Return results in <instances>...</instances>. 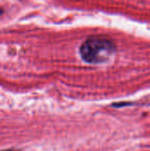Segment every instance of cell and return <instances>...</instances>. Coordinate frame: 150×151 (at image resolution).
Instances as JSON below:
<instances>
[{"label":"cell","mask_w":150,"mask_h":151,"mask_svg":"<svg viewBox=\"0 0 150 151\" xmlns=\"http://www.w3.org/2000/svg\"><path fill=\"white\" fill-rule=\"evenodd\" d=\"M116 51L114 42L104 36H92L87 39L80 48L81 58L88 64L107 62Z\"/></svg>","instance_id":"6da1fadb"},{"label":"cell","mask_w":150,"mask_h":151,"mask_svg":"<svg viewBox=\"0 0 150 151\" xmlns=\"http://www.w3.org/2000/svg\"><path fill=\"white\" fill-rule=\"evenodd\" d=\"M1 151H19V150H1Z\"/></svg>","instance_id":"7a4b0ae2"},{"label":"cell","mask_w":150,"mask_h":151,"mask_svg":"<svg viewBox=\"0 0 150 151\" xmlns=\"http://www.w3.org/2000/svg\"><path fill=\"white\" fill-rule=\"evenodd\" d=\"M4 12V10L2 8H0V15H2V13Z\"/></svg>","instance_id":"3957f363"}]
</instances>
